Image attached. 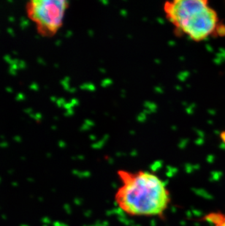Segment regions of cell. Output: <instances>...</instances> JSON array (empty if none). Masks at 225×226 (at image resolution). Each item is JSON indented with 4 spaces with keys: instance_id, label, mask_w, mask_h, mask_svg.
<instances>
[{
    "instance_id": "obj_1",
    "label": "cell",
    "mask_w": 225,
    "mask_h": 226,
    "mask_svg": "<svg viewBox=\"0 0 225 226\" xmlns=\"http://www.w3.org/2000/svg\"><path fill=\"white\" fill-rule=\"evenodd\" d=\"M121 185L115 202L124 213L134 217H162L168 209L171 196L160 177L146 171L118 170Z\"/></svg>"
},
{
    "instance_id": "obj_2",
    "label": "cell",
    "mask_w": 225,
    "mask_h": 226,
    "mask_svg": "<svg viewBox=\"0 0 225 226\" xmlns=\"http://www.w3.org/2000/svg\"><path fill=\"white\" fill-rule=\"evenodd\" d=\"M166 18L178 33L194 42L218 35L220 26L217 12L206 0H174L164 3Z\"/></svg>"
},
{
    "instance_id": "obj_3",
    "label": "cell",
    "mask_w": 225,
    "mask_h": 226,
    "mask_svg": "<svg viewBox=\"0 0 225 226\" xmlns=\"http://www.w3.org/2000/svg\"><path fill=\"white\" fill-rule=\"evenodd\" d=\"M68 2L64 0L32 1L28 6V14L44 33L53 34L63 23Z\"/></svg>"
},
{
    "instance_id": "obj_4",
    "label": "cell",
    "mask_w": 225,
    "mask_h": 226,
    "mask_svg": "<svg viewBox=\"0 0 225 226\" xmlns=\"http://www.w3.org/2000/svg\"><path fill=\"white\" fill-rule=\"evenodd\" d=\"M204 219L214 226H225V214L221 212H211L205 216Z\"/></svg>"
},
{
    "instance_id": "obj_5",
    "label": "cell",
    "mask_w": 225,
    "mask_h": 226,
    "mask_svg": "<svg viewBox=\"0 0 225 226\" xmlns=\"http://www.w3.org/2000/svg\"><path fill=\"white\" fill-rule=\"evenodd\" d=\"M220 138L222 140V141L225 143V131H223L222 133H221L220 134Z\"/></svg>"
}]
</instances>
